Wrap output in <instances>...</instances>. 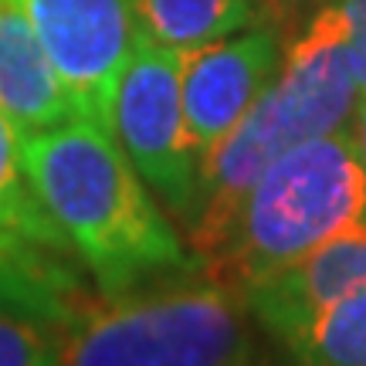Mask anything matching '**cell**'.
Here are the masks:
<instances>
[{
    "label": "cell",
    "mask_w": 366,
    "mask_h": 366,
    "mask_svg": "<svg viewBox=\"0 0 366 366\" xmlns=\"http://www.w3.org/2000/svg\"><path fill=\"white\" fill-rule=\"evenodd\" d=\"M21 163L99 295L200 272L190 244L116 136L89 119L21 136Z\"/></svg>",
    "instance_id": "cell-1"
},
{
    "label": "cell",
    "mask_w": 366,
    "mask_h": 366,
    "mask_svg": "<svg viewBox=\"0 0 366 366\" xmlns=\"http://www.w3.org/2000/svg\"><path fill=\"white\" fill-rule=\"evenodd\" d=\"M61 366H258L251 312L204 272L95 295L68 329Z\"/></svg>",
    "instance_id": "cell-2"
},
{
    "label": "cell",
    "mask_w": 366,
    "mask_h": 366,
    "mask_svg": "<svg viewBox=\"0 0 366 366\" xmlns=\"http://www.w3.org/2000/svg\"><path fill=\"white\" fill-rule=\"evenodd\" d=\"M366 217V173L350 129L295 143L251 187L214 262L200 272L237 295Z\"/></svg>",
    "instance_id": "cell-3"
},
{
    "label": "cell",
    "mask_w": 366,
    "mask_h": 366,
    "mask_svg": "<svg viewBox=\"0 0 366 366\" xmlns=\"http://www.w3.org/2000/svg\"><path fill=\"white\" fill-rule=\"evenodd\" d=\"M112 136L173 221H194L197 159L180 99V51L139 34L116 85Z\"/></svg>",
    "instance_id": "cell-4"
},
{
    "label": "cell",
    "mask_w": 366,
    "mask_h": 366,
    "mask_svg": "<svg viewBox=\"0 0 366 366\" xmlns=\"http://www.w3.org/2000/svg\"><path fill=\"white\" fill-rule=\"evenodd\" d=\"M79 119L112 132V99L139 24L129 0H21Z\"/></svg>",
    "instance_id": "cell-5"
},
{
    "label": "cell",
    "mask_w": 366,
    "mask_h": 366,
    "mask_svg": "<svg viewBox=\"0 0 366 366\" xmlns=\"http://www.w3.org/2000/svg\"><path fill=\"white\" fill-rule=\"evenodd\" d=\"M285 38L272 24L244 27L237 34L180 51L183 122L197 159L244 119L282 65Z\"/></svg>",
    "instance_id": "cell-6"
},
{
    "label": "cell",
    "mask_w": 366,
    "mask_h": 366,
    "mask_svg": "<svg viewBox=\"0 0 366 366\" xmlns=\"http://www.w3.org/2000/svg\"><path fill=\"white\" fill-rule=\"evenodd\" d=\"M95 295L75 268L0 244V366H61L68 329Z\"/></svg>",
    "instance_id": "cell-7"
},
{
    "label": "cell",
    "mask_w": 366,
    "mask_h": 366,
    "mask_svg": "<svg viewBox=\"0 0 366 366\" xmlns=\"http://www.w3.org/2000/svg\"><path fill=\"white\" fill-rule=\"evenodd\" d=\"M366 288V217L350 224L336 237L302 254L299 262L268 274L241 292L251 322L274 342L312 319L319 309Z\"/></svg>",
    "instance_id": "cell-8"
},
{
    "label": "cell",
    "mask_w": 366,
    "mask_h": 366,
    "mask_svg": "<svg viewBox=\"0 0 366 366\" xmlns=\"http://www.w3.org/2000/svg\"><path fill=\"white\" fill-rule=\"evenodd\" d=\"M0 112L21 136L79 119L21 0H0Z\"/></svg>",
    "instance_id": "cell-9"
},
{
    "label": "cell",
    "mask_w": 366,
    "mask_h": 366,
    "mask_svg": "<svg viewBox=\"0 0 366 366\" xmlns=\"http://www.w3.org/2000/svg\"><path fill=\"white\" fill-rule=\"evenodd\" d=\"M0 244L41 264L79 272L71 244L27 183L21 163V132L14 129L4 112H0Z\"/></svg>",
    "instance_id": "cell-10"
},
{
    "label": "cell",
    "mask_w": 366,
    "mask_h": 366,
    "mask_svg": "<svg viewBox=\"0 0 366 366\" xmlns=\"http://www.w3.org/2000/svg\"><path fill=\"white\" fill-rule=\"evenodd\" d=\"M139 34L187 51L258 24L254 0H129Z\"/></svg>",
    "instance_id": "cell-11"
},
{
    "label": "cell",
    "mask_w": 366,
    "mask_h": 366,
    "mask_svg": "<svg viewBox=\"0 0 366 366\" xmlns=\"http://www.w3.org/2000/svg\"><path fill=\"white\" fill-rule=\"evenodd\" d=\"M278 346L292 366H366V288L319 309Z\"/></svg>",
    "instance_id": "cell-12"
},
{
    "label": "cell",
    "mask_w": 366,
    "mask_h": 366,
    "mask_svg": "<svg viewBox=\"0 0 366 366\" xmlns=\"http://www.w3.org/2000/svg\"><path fill=\"white\" fill-rule=\"evenodd\" d=\"M322 4H329V0H254L258 21L278 27L282 38H288V34H292L315 7H322Z\"/></svg>",
    "instance_id": "cell-13"
},
{
    "label": "cell",
    "mask_w": 366,
    "mask_h": 366,
    "mask_svg": "<svg viewBox=\"0 0 366 366\" xmlns=\"http://www.w3.org/2000/svg\"><path fill=\"white\" fill-rule=\"evenodd\" d=\"M350 21V48H353V68L360 92H366V0H336Z\"/></svg>",
    "instance_id": "cell-14"
},
{
    "label": "cell",
    "mask_w": 366,
    "mask_h": 366,
    "mask_svg": "<svg viewBox=\"0 0 366 366\" xmlns=\"http://www.w3.org/2000/svg\"><path fill=\"white\" fill-rule=\"evenodd\" d=\"M350 139H353V149L360 163H363V173H366V92H360L356 99V109H353V119H350Z\"/></svg>",
    "instance_id": "cell-15"
}]
</instances>
